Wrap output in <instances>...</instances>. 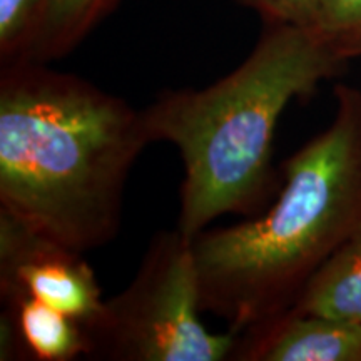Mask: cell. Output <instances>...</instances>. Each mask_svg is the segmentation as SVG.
<instances>
[{"label":"cell","instance_id":"6da1fadb","mask_svg":"<svg viewBox=\"0 0 361 361\" xmlns=\"http://www.w3.org/2000/svg\"><path fill=\"white\" fill-rule=\"evenodd\" d=\"M142 111L79 75L13 61L0 71V211L78 252L116 238Z\"/></svg>","mask_w":361,"mask_h":361},{"label":"cell","instance_id":"52a82bcc","mask_svg":"<svg viewBox=\"0 0 361 361\" xmlns=\"http://www.w3.org/2000/svg\"><path fill=\"white\" fill-rule=\"evenodd\" d=\"M119 2L121 0H40L24 47L13 61L49 64L62 59L78 49Z\"/></svg>","mask_w":361,"mask_h":361},{"label":"cell","instance_id":"277c9868","mask_svg":"<svg viewBox=\"0 0 361 361\" xmlns=\"http://www.w3.org/2000/svg\"><path fill=\"white\" fill-rule=\"evenodd\" d=\"M201 286L192 239L178 228L152 239L129 286L104 301L82 324L89 356L114 361L231 360L239 333L202 324Z\"/></svg>","mask_w":361,"mask_h":361},{"label":"cell","instance_id":"ba28073f","mask_svg":"<svg viewBox=\"0 0 361 361\" xmlns=\"http://www.w3.org/2000/svg\"><path fill=\"white\" fill-rule=\"evenodd\" d=\"M17 346L37 361H72L89 356L90 343L82 324L30 296H6Z\"/></svg>","mask_w":361,"mask_h":361},{"label":"cell","instance_id":"8fae6325","mask_svg":"<svg viewBox=\"0 0 361 361\" xmlns=\"http://www.w3.org/2000/svg\"><path fill=\"white\" fill-rule=\"evenodd\" d=\"M40 0H0V62H11L24 47Z\"/></svg>","mask_w":361,"mask_h":361},{"label":"cell","instance_id":"30bf717a","mask_svg":"<svg viewBox=\"0 0 361 361\" xmlns=\"http://www.w3.org/2000/svg\"><path fill=\"white\" fill-rule=\"evenodd\" d=\"M313 30L343 57H361V0H318Z\"/></svg>","mask_w":361,"mask_h":361},{"label":"cell","instance_id":"3957f363","mask_svg":"<svg viewBox=\"0 0 361 361\" xmlns=\"http://www.w3.org/2000/svg\"><path fill=\"white\" fill-rule=\"evenodd\" d=\"M331 124L283 164L263 214L192 238L201 308L241 333L290 310L313 274L361 229V90L335 89Z\"/></svg>","mask_w":361,"mask_h":361},{"label":"cell","instance_id":"7a4b0ae2","mask_svg":"<svg viewBox=\"0 0 361 361\" xmlns=\"http://www.w3.org/2000/svg\"><path fill=\"white\" fill-rule=\"evenodd\" d=\"M348 59L310 27L264 24L236 69L202 89L162 90L142 109L151 142H171L184 164L178 229L188 239L224 214H252L273 191L278 121Z\"/></svg>","mask_w":361,"mask_h":361},{"label":"cell","instance_id":"9c48e42d","mask_svg":"<svg viewBox=\"0 0 361 361\" xmlns=\"http://www.w3.org/2000/svg\"><path fill=\"white\" fill-rule=\"evenodd\" d=\"M290 310L361 326V229L316 271Z\"/></svg>","mask_w":361,"mask_h":361},{"label":"cell","instance_id":"8992f818","mask_svg":"<svg viewBox=\"0 0 361 361\" xmlns=\"http://www.w3.org/2000/svg\"><path fill=\"white\" fill-rule=\"evenodd\" d=\"M231 360L361 361V326L286 310L239 333Z\"/></svg>","mask_w":361,"mask_h":361},{"label":"cell","instance_id":"5b68a950","mask_svg":"<svg viewBox=\"0 0 361 361\" xmlns=\"http://www.w3.org/2000/svg\"><path fill=\"white\" fill-rule=\"evenodd\" d=\"M0 293L30 296L80 324L101 313L96 273L82 252L59 245L0 211Z\"/></svg>","mask_w":361,"mask_h":361},{"label":"cell","instance_id":"7c38bea8","mask_svg":"<svg viewBox=\"0 0 361 361\" xmlns=\"http://www.w3.org/2000/svg\"><path fill=\"white\" fill-rule=\"evenodd\" d=\"M255 11L264 24H288L313 29L318 0H238Z\"/></svg>","mask_w":361,"mask_h":361}]
</instances>
